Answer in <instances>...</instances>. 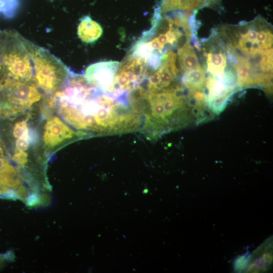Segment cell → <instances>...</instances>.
Returning <instances> with one entry per match:
<instances>
[{
	"label": "cell",
	"mask_w": 273,
	"mask_h": 273,
	"mask_svg": "<svg viewBox=\"0 0 273 273\" xmlns=\"http://www.w3.org/2000/svg\"><path fill=\"white\" fill-rule=\"evenodd\" d=\"M28 128L26 120H22L15 123L13 131L15 138H19L24 135L28 134Z\"/></svg>",
	"instance_id": "7c38bea8"
},
{
	"label": "cell",
	"mask_w": 273,
	"mask_h": 273,
	"mask_svg": "<svg viewBox=\"0 0 273 273\" xmlns=\"http://www.w3.org/2000/svg\"><path fill=\"white\" fill-rule=\"evenodd\" d=\"M42 94L34 82L5 78L0 82V98L5 101L4 107L14 111L28 108L40 100Z\"/></svg>",
	"instance_id": "3957f363"
},
{
	"label": "cell",
	"mask_w": 273,
	"mask_h": 273,
	"mask_svg": "<svg viewBox=\"0 0 273 273\" xmlns=\"http://www.w3.org/2000/svg\"><path fill=\"white\" fill-rule=\"evenodd\" d=\"M102 33L101 26L89 16H84L80 19L77 27V34L82 42L86 43L94 42Z\"/></svg>",
	"instance_id": "8992f818"
},
{
	"label": "cell",
	"mask_w": 273,
	"mask_h": 273,
	"mask_svg": "<svg viewBox=\"0 0 273 273\" xmlns=\"http://www.w3.org/2000/svg\"><path fill=\"white\" fill-rule=\"evenodd\" d=\"M11 189L7 187L0 178V194L13 195Z\"/></svg>",
	"instance_id": "2e32d148"
},
{
	"label": "cell",
	"mask_w": 273,
	"mask_h": 273,
	"mask_svg": "<svg viewBox=\"0 0 273 273\" xmlns=\"http://www.w3.org/2000/svg\"><path fill=\"white\" fill-rule=\"evenodd\" d=\"M12 159L20 166H24L28 161V154L25 151H15Z\"/></svg>",
	"instance_id": "9a60e30c"
},
{
	"label": "cell",
	"mask_w": 273,
	"mask_h": 273,
	"mask_svg": "<svg viewBox=\"0 0 273 273\" xmlns=\"http://www.w3.org/2000/svg\"><path fill=\"white\" fill-rule=\"evenodd\" d=\"M19 6V0H0V14L6 18H11L16 14Z\"/></svg>",
	"instance_id": "8fae6325"
},
{
	"label": "cell",
	"mask_w": 273,
	"mask_h": 273,
	"mask_svg": "<svg viewBox=\"0 0 273 273\" xmlns=\"http://www.w3.org/2000/svg\"><path fill=\"white\" fill-rule=\"evenodd\" d=\"M0 262H1V261H0Z\"/></svg>",
	"instance_id": "d6986e66"
},
{
	"label": "cell",
	"mask_w": 273,
	"mask_h": 273,
	"mask_svg": "<svg viewBox=\"0 0 273 273\" xmlns=\"http://www.w3.org/2000/svg\"><path fill=\"white\" fill-rule=\"evenodd\" d=\"M0 153L1 154H2L3 153V151H2V149L1 148V147H0Z\"/></svg>",
	"instance_id": "ac0fdd59"
},
{
	"label": "cell",
	"mask_w": 273,
	"mask_h": 273,
	"mask_svg": "<svg viewBox=\"0 0 273 273\" xmlns=\"http://www.w3.org/2000/svg\"><path fill=\"white\" fill-rule=\"evenodd\" d=\"M0 58L5 78L34 82L32 60L24 38L16 31L0 32Z\"/></svg>",
	"instance_id": "6da1fadb"
},
{
	"label": "cell",
	"mask_w": 273,
	"mask_h": 273,
	"mask_svg": "<svg viewBox=\"0 0 273 273\" xmlns=\"http://www.w3.org/2000/svg\"><path fill=\"white\" fill-rule=\"evenodd\" d=\"M120 64L115 61L97 62L86 68L83 76L90 85L104 93L113 83Z\"/></svg>",
	"instance_id": "277c9868"
},
{
	"label": "cell",
	"mask_w": 273,
	"mask_h": 273,
	"mask_svg": "<svg viewBox=\"0 0 273 273\" xmlns=\"http://www.w3.org/2000/svg\"><path fill=\"white\" fill-rule=\"evenodd\" d=\"M5 78V73L0 58V82Z\"/></svg>",
	"instance_id": "e0dca14e"
},
{
	"label": "cell",
	"mask_w": 273,
	"mask_h": 273,
	"mask_svg": "<svg viewBox=\"0 0 273 273\" xmlns=\"http://www.w3.org/2000/svg\"><path fill=\"white\" fill-rule=\"evenodd\" d=\"M207 70L211 76L219 79H223L224 69L226 66V58L225 54L212 51L207 55Z\"/></svg>",
	"instance_id": "ba28073f"
},
{
	"label": "cell",
	"mask_w": 273,
	"mask_h": 273,
	"mask_svg": "<svg viewBox=\"0 0 273 273\" xmlns=\"http://www.w3.org/2000/svg\"><path fill=\"white\" fill-rule=\"evenodd\" d=\"M24 42L32 60L35 83L46 93H54L60 88L71 70L46 49L25 38Z\"/></svg>",
	"instance_id": "7a4b0ae2"
},
{
	"label": "cell",
	"mask_w": 273,
	"mask_h": 273,
	"mask_svg": "<svg viewBox=\"0 0 273 273\" xmlns=\"http://www.w3.org/2000/svg\"><path fill=\"white\" fill-rule=\"evenodd\" d=\"M178 55L181 68L185 72L199 64L198 57L189 43L178 50Z\"/></svg>",
	"instance_id": "30bf717a"
},
{
	"label": "cell",
	"mask_w": 273,
	"mask_h": 273,
	"mask_svg": "<svg viewBox=\"0 0 273 273\" xmlns=\"http://www.w3.org/2000/svg\"><path fill=\"white\" fill-rule=\"evenodd\" d=\"M214 0H163L160 12H166L179 10L184 11H193L203 6L209 5Z\"/></svg>",
	"instance_id": "52a82bcc"
},
{
	"label": "cell",
	"mask_w": 273,
	"mask_h": 273,
	"mask_svg": "<svg viewBox=\"0 0 273 273\" xmlns=\"http://www.w3.org/2000/svg\"><path fill=\"white\" fill-rule=\"evenodd\" d=\"M30 138L29 133L24 135L19 138L16 141V151H25L29 146Z\"/></svg>",
	"instance_id": "4fadbf2b"
},
{
	"label": "cell",
	"mask_w": 273,
	"mask_h": 273,
	"mask_svg": "<svg viewBox=\"0 0 273 273\" xmlns=\"http://www.w3.org/2000/svg\"><path fill=\"white\" fill-rule=\"evenodd\" d=\"M75 134L74 130L60 118L53 117L44 126L42 137L44 147L47 150L54 149L63 142L72 138Z\"/></svg>",
	"instance_id": "5b68a950"
},
{
	"label": "cell",
	"mask_w": 273,
	"mask_h": 273,
	"mask_svg": "<svg viewBox=\"0 0 273 273\" xmlns=\"http://www.w3.org/2000/svg\"><path fill=\"white\" fill-rule=\"evenodd\" d=\"M0 173L17 174L15 168L6 159L1 157Z\"/></svg>",
	"instance_id": "5bb4252c"
},
{
	"label": "cell",
	"mask_w": 273,
	"mask_h": 273,
	"mask_svg": "<svg viewBox=\"0 0 273 273\" xmlns=\"http://www.w3.org/2000/svg\"><path fill=\"white\" fill-rule=\"evenodd\" d=\"M204 71L199 64L194 68L186 71L183 77V82L190 91L201 90L206 83Z\"/></svg>",
	"instance_id": "9c48e42d"
}]
</instances>
